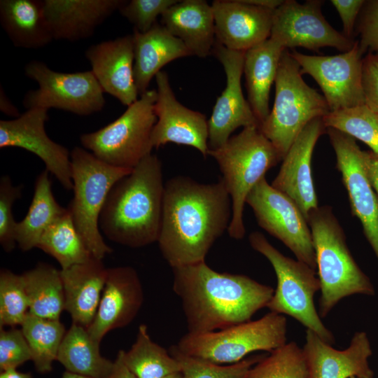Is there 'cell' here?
Here are the masks:
<instances>
[{"label":"cell","instance_id":"obj_1","mask_svg":"<svg viewBox=\"0 0 378 378\" xmlns=\"http://www.w3.org/2000/svg\"><path fill=\"white\" fill-rule=\"evenodd\" d=\"M230 196L222 179L202 183L177 176L164 183L160 251L172 268L205 261L214 242L227 231Z\"/></svg>","mask_w":378,"mask_h":378},{"label":"cell","instance_id":"obj_2","mask_svg":"<svg viewBox=\"0 0 378 378\" xmlns=\"http://www.w3.org/2000/svg\"><path fill=\"white\" fill-rule=\"evenodd\" d=\"M188 332L222 330L251 321L274 290L244 274L219 272L205 261L172 268Z\"/></svg>","mask_w":378,"mask_h":378},{"label":"cell","instance_id":"obj_3","mask_svg":"<svg viewBox=\"0 0 378 378\" xmlns=\"http://www.w3.org/2000/svg\"><path fill=\"white\" fill-rule=\"evenodd\" d=\"M164 190L162 162L150 154L112 187L99 216L100 231L130 248L158 241Z\"/></svg>","mask_w":378,"mask_h":378},{"label":"cell","instance_id":"obj_4","mask_svg":"<svg viewBox=\"0 0 378 378\" xmlns=\"http://www.w3.org/2000/svg\"><path fill=\"white\" fill-rule=\"evenodd\" d=\"M307 223L321 286L320 316L326 317L344 298L354 294L374 295V286L354 259L331 207L318 206L309 214Z\"/></svg>","mask_w":378,"mask_h":378},{"label":"cell","instance_id":"obj_5","mask_svg":"<svg viewBox=\"0 0 378 378\" xmlns=\"http://www.w3.org/2000/svg\"><path fill=\"white\" fill-rule=\"evenodd\" d=\"M208 155L218 163L231 198L232 218L227 233L234 239H241L246 233L243 212L247 196L265 173L281 160L256 126L243 128L221 147L209 150Z\"/></svg>","mask_w":378,"mask_h":378},{"label":"cell","instance_id":"obj_6","mask_svg":"<svg viewBox=\"0 0 378 378\" xmlns=\"http://www.w3.org/2000/svg\"><path fill=\"white\" fill-rule=\"evenodd\" d=\"M274 83V105L259 129L282 161L306 125L327 115L330 109L323 95L304 82L288 49L282 53Z\"/></svg>","mask_w":378,"mask_h":378},{"label":"cell","instance_id":"obj_7","mask_svg":"<svg viewBox=\"0 0 378 378\" xmlns=\"http://www.w3.org/2000/svg\"><path fill=\"white\" fill-rule=\"evenodd\" d=\"M70 159L74 197L68 209L91 254L102 260L113 249L104 240L99 216L112 187L132 169L110 165L80 147L74 148Z\"/></svg>","mask_w":378,"mask_h":378},{"label":"cell","instance_id":"obj_8","mask_svg":"<svg viewBox=\"0 0 378 378\" xmlns=\"http://www.w3.org/2000/svg\"><path fill=\"white\" fill-rule=\"evenodd\" d=\"M248 241L255 251L270 261L276 275L277 286L266 307L293 317L325 342L333 344V334L322 322L314 305V295L321 290L316 270L284 255L259 232L251 233Z\"/></svg>","mask_w":378,"mask_h":378},{"label":"cell","instance_id":"obj_9","mask_svg":"<svg viewBox=\"0 0 378 378\" xmlns=\"http://www.w3.org/2000/svg\"><path fill=\"white\" fill-rule=\"evenodd\" d=\"M287 320L270 312L255 321L206 332H187L176 345L182 353L216 364H232L257 351L271 352L286 343Z\"/></svg>","mask_w":378,"mask_h":378},{"label":"cell","instance_id":"obj_10","mask_svg":"<svg viewBox=\"0 0 378 378\" xmlns=\"http://www.w3.org/2000/svg\"><path fill=\"white\" fill-rule=\"evenodd\" d=\"M156 99L157 90H148L114 121L99 130L83 134L82 146L110 165L134 168L151 154V134L157 122Z\"/></svg>","mask_w":378,"mask_h":378},{"label":"cell","instance_id":"obj_11","mask_svg":"<svg viewBox=\"0 0 378 378\" xmlns=\"http://www.w3.org/2000/svg\"><path fill=\"white\" fill-rule=\"evenodd\" d=\"M26 76L38 84L23 99L25 108H55L78 115H90L103 109L104 91L92 71L61 73L45 63L33 60L24 68Z\"/></svg>","mask_w":378,"mask_h":378},{"label":"cell","instance_id":"obj_12","mask_svg":"<svg viewBox=\"0 0 378 378\" xmlns=\"http://www.w3.org/2000/svg\"><path fill=\"white\" fill-rule=\"evenodd\" d=\"M258 224L280 240L297 260L316 270V262L311 230L295 203L262 178L247 196Z\"/></svg>","mask_w":378,"mask_h":378},{"label":"cell","instance_id":"obj_13","mask_svg":"<svg viewBox=\"0 0 378 378\" xmlns=\"http://www.w3.org/2000/svg\"><path fill=\"white\" fill-rule=\"evenodd\" d=\"M301 74L310 75L320 86L330 111L365 104L363 88V52L358 41L348 51L331 56L290 52Z\"/></svg>","mask_w":378,"mask_h":378},{"label":"cell","instance_id":"obj_14","mask_svg":"<svg viewBox=\"0 0 378 378\" xmlns=\"http://www.w3.org/2000/svg\"><path fill=\"white\" fill-rule=\"evenodd\" d=\"M322 3L320 0L303 4L284 0L274 10L270 38L288 50L301 47L317 50L332 47L342 52L349 50L355 41L328 22L321 13Z\"/></svg>","mask_w":378,"mask_h":378},{"label":"cell","instance_id":"obj_15","mask_svg":"<svg viewBox=\"0 0 378 378\" xmlns=\"http://www.w3.org/2000/svg\"><path fill=\"white\" fill-rule=\"evenodd\" d=\"M326 133L336 155V167L347 191L351 213L360 220L378 260V197L366 173L364 151L356 139L342 132L326 128Z\"/></svg>","mask_w":378,"mask_h":378},{"label":"cell","instance_id":"obj_16","mask_svg":"<svg viewBox=\"0 0 378 378\" xmlns=\"http://www.w3.org/2000/svg\"><path fill=\"white\" fill-rule=\"evenodd\" d=\"M245 52L230 50L216 41L212 50L221 63L226 75V86L217 98L208 120L209 150L223 146L231 134L240 127L256 126L260 123L243 94L241 79Z\"/></svg>","mask_w":378,"mask_h":378},{"label":"cell","instance_id":"obj_17","mask_svg":"<svg viewBox=\"0 0 378 378\" xmlns=\"http://www.w3.org/2000/svg\"><path fill=\"white\" fill-rule=\"evenodd\" d=\"M157 99L154 112L157 116L151 134L153 148L168 143L186 145L199 150L204 158L209 152V127L206 116L181 104L176 98L167 74L155 76Z\"/></svg>","mask_w":378,"mask_h":378},{"label":"cell","instance_id":"obj_18","mask_svg":"<svg viewBox=\"0 0 378 378\" xmlns=\"http://www.w3.org/2000/svg\"><path fill=\"white\" fill-rule=\"evenodd\" d=\"M48 111L29 108L13 120H1L0 148L18 147L34 153L66 190H73L70 153L51 140L45 130Z\"/></svg>","mask_w":378,"mask_h":378},{"label":"cell","instance_id":"obj_19","mask_svg":"<svg viewBox=\"0 0 378 378\" xmlns=\"http://www.w3.org/2000/svg\"><path fill=\"white\" fill-rule=\"evenodd\" d=\"M325 132L322 118L310 121L289 148L271 183L295 203L307 221L309 214L318 207L312 174V158L316 141Z\"/></svg>","mask_w":378,"mask_h":378},{"label":"cell","instance_id":"obj_20","mask_svg":"<svg viewBox=\"0 0 378 378\" xmlns=\"http://www.w3.org/2000/svg\"><path fill=\"white\" fill-rule=\"evenodd\" d=\"M143 287L132 267L108 268L105 286L96 315L87 330L97 342L111 330L130 323L144 302Z\"/></svg>","mask_w":378,"mask_h":378},{"label":"cell","instance_id":"obj_21","mask_svg":"<svg viewBox=\"0 0 378 378\" xmlns=\"http://www.w3.org/2000/svg\"><path fill=\"white\" fill-rule=\"evenodd\" d=\"M305 340L309 378H373L368 362L372 350L365 332H356L344 350L334 349L308 329Z\"/></svg>","mask_w":378,"mask_h":378},{"label":"cell","instance_id":"obj_22","mask_svg":"<svg viewBox=\"0 0 378 378\" xmlns=\"http://www.w3.org/2000/svg\"><path fill=\"white\" fill-rule=\"evenodd\" d=\"M211 5L216 41L226 48L246 52L270 38L274 10L243 0H215Z\"/></svg>","mask_w":378,"mask_h":378},{"label":"cell","instance_id":"obj_23","mask_svg":"<svg viewBox=\"0 0 378 378\" xmlns=\"http://www.w3.org/2000/svg\"><path fill=\"white\" fill-rule=\"evenodd\" d=\"M85 57L104 92L127 107L138 100L132 34L92 45L85 51Z\"/></svg>","mask_w":378,"mask_h":378},{"label":"cell","instance_id":"obj_24","mask_svg":"<svg viewBox=\"0 0 378 378\" xmlns=\"http://www.w3.org/2000/svg\"><path fill=\"white\" fill-rule=\"evenodd\" d=\"M126 2L123 0H43L53 39L76 41L96 28Z\"/></svg>","mask_w":378,"mask_h":378},{"label":"cell","instance_id":"obj_25","mask_svg":"<svg viewBox=\"0 0 378 378\" xmlns=\"http://www.w3.org/2000/svg\"><path fill=\"white\" fill-rule=\"evenodd\" d=\"M64 293V310L73 323L88 328L92 322L106 281L108 268L102 260H88L60 270Z\"/></svg>","mask_w":378,"mask_h":378},{"label":"cell","instance_id":"obj_26","mask_svg":"<svg viewBox=\"0 0 378 378\" xmlns=\"http://www.w3.org/2000/svg\"><path fill=\"white\" fill-rule=\"evenodd\" d=\"M161 24L192 55L204 58L212 54L216 42L214 17L206 1H178L161 15Z\"/></svg>","mask_w":378,"mask_h":378},{"label":"cell","instance_id":"obj_27","mask_svg":"<svg viewBox=\"0 0 378 378\" xmlns=\"http://www.w3.org/2000/svg\"><path fill=\"white\" fill-rule=\"evenodd\" d=\"M134 73L139 97L152 78L170 62L192 55L186 45L163 25L156 22L145 33L134 30Z\"/></svg>","mask_w":378,"mask_h":378},{"label":"cell","instance_id":"obj_28","mask_svg":"<svg viewBox=\"0 0 378 378\" xmlns=\"http://www.w3.org/2000/svg\"><path fill=\"white\" fill-rule=\"evenodd\" d=\"M284 50L270 38L244 53L243 73L246 80L247 100L260 125L270 112V89L275 82Z\"/></svg>","mask_w":378,"mask_h":378},{"label":"cell","instance_id":"obj_29","mask_svg":"<svg viewBox=\"0 0 378 378\" xmlns=\"http://www.w3.org/2000/svg\"><path fill=\"white\" fill-rule=\"evenodd\" d=\"M0 22L15 47L37 49L53 40L43 1L1 0Z\"/></svg>","mask_w":378,"mask_h":378},{"label":"cell","instance_id":"obj_30","mask_svg":"<svg viewBox=\"0 0 378 378\" xmlns=\"http://www.w3.org/2000/svg\"><path fill=\"white\" fill-rule=\"evenodd\" d=\"M66 211L54 197L49 172L43 171L36 177L28 211L16 224L15 240L19 248L28 251L37 247L44 232Z\"/></svg>","mask_w":378,"mask_h":378},{"label":"cell","instance_id":"obj_31","mask_svg":"<svg viewBox=\"0 0 378 378\" xmlns=\"http://www.w3.org/2000/svg\"><path fill=\"white\" fill-rule=\"evenodd\" d=\"M57 360L66 371L92 378H107L113 367V362L101 355L99 343L87 328L74 323L66 332Z\"/></svg>","mask_w":378,"mask_h":378},{"label":"cell","instance_id":"obj_32","mask_svg":"<svg viewBox=\"0 0 378 378\" xmlns=\"http://www.w3.org/2000/svg\"><path fill=\"white\" fill-rule=\"evenodd\" d=\"M22 278L31 314L59 319L64 310V293L60 270L46 263L24 272Z\"/></svg>","mask_w":378,"mask_h":378},{"label":"cell","instance_id":"obj_33","mask_svg":"<svg viewBox=\"0 0 378 378\" xmlns=\"http://www.w3.org/2000/svg\"><path fill=\"white\" fill-rule=\"evenodd\" d=\"M37 248L54 258L64 270L93 256L80 235L67 208L41 236Z\"/></svg>","mask_w":378,"mask_h":378},{"label":"cell","instance_id":"obj_34","mask_svg":"<svg viewBox=\"0 0 378 378\" xmlns=\"http://www.w3.org/2000/svg\"><path fill=\"white\" fill-rule=\"evenodd\" d=\"M122 358L137 378H163L181 372L179 362L151 340L145 324L139 326L134 343L129 351H122Z\"/></svg>","mask_w":378,"mask_h":378},{"label":"cell","instance_id":"obj_35","mask_svg":"<svg viewBox=\"0 0 378 378\" xmlns=\"http://www.w3.org/2000/svg\"><path fill=\"white\" fill-rule=\"evenodd\" d=\"M21 326L36 369L43 373L50 371L66 334L63 323L59 319L43 318L28 312Z\"/></svg>","mask_w":378,"mask_h":378},{"label":"cell","instance_id":"obj_36","mask_svg":"<svg viewBox=\"0 0 378 378\" xmlns=\"http://www.w3.org/2000/svg\"><path fill=\"white\" fill-rule=\"evenodd\" d=\"M322 120L326 128L361 141L378 155V114L366 104L330 111Z\"/></svg>","mask_w":378,"mask_h":378},{"label":"cell","instance_id":"obj_37","mask_svg":"<svg viewBox=\"0 0 378 378\" xmlns=\"http://www.w3.org/2000/svg\"><path fill=\"white\" fill-rule=\"evenodd\" d=\"M244 378H309L303 349L290 342L263 356Z\"/></svg>","mask_w":378,"mask_h":378},{"label":"cell","instance_id":"obj_38","mask_svg":"<svg viewBox=\"0 0 378 378\" xmlns=\"http://www.w3.org/2000/svg\"><path fill=\"white\" fill-rule=\"evenodd\" d=\"M169 351L179 362L184 378H244L248 371L264 356L256 355L235 363L219 365L186 355L176 345L171 346Z\"/></svg>","mask_w":378,"mask_h":378},{"label":"cell","instance_id":"obj_39","mask_svg":"<svg viewBox=\"0 0 378 378\" xmlns=\"http://www.w3.org/2000/svg\"><path fill=\"white\" fill-rule=\"evenodd\" d=\"M29 309L22 275L8 270L0 273V326L22 325Z\"/></svg>","mask_w":378,"mask_h":378},{"label":"cell","instance_id":"obj_40","mask_svg":"<svg viewBox=\"0 0 378 378\" xmlns=\"http://www.w3.org/2000/svg\"><path fill=\"white\" fill-rule=\"evenodd\" d=\"M22 186H14L9 176H3L0 179V244L6 252H10L17 244L15 227L12 207L14 202L20 198Z\"/></svg>","mask_w":378,"mask_h":378},{"label":"cell","instance_id":"obj_41","mask_svg":"<svg viewBox=\"0 0 378 378\" xmlns=\"http://www.w3.org/2000/svg\"><path fill=\"white\" fill-rule=\"evenodd\" d=\"M176 0H131L119 8L120 14L134 24L135 31L145 33L157 22L156 19Z\"/></svg>","mask_w":378,"mask_h":378},{"label":"cell","instance_id":"obj_42","mask_svg":"<svg viewBox=\"0 0 378 378\" xmlns=\"http://www.w3.org/2000/svg\"><path fill=\"white\" fill-rule=\"evenodd\" d=\"M31 360L29 344L22 331L17 328L8 330L1 328L0 331V368L1 371L16 368Z\"/></svg>","mask_w":378,"mask_h":378},{"label":"cell","instance_id":"obj_43","mask_svg":"<svg viewBox=\"0 0 378 378\" xmlns=\"http://www.w3.org/2000/svg\"><path fill=\"white\" fill-rule=\"evenodd\" d=\"M358 26L359 46L364 54L378 52V0L365 1Z\"/></svg>","mask_w":378,"mask_h":378},{"label":"cell","instance_id":"obj_44","mask_svg":"<svg viewBox=\"0 0 378 378\" xmlns=\"http://www.w3.org/2000/svg\"><path fill=\"white\" fill-rule=\"evenodd\" d=\"M363 88L365 104L378 114V59L374 53L363 57Z\"/></svg>","mask_w":378,"mask_h":378},{"label":"cell","instance_id":"obj_45","mask_svg":"<svg viewBox=\"0 0 378 378\" xmlns=\"http://www.w3.org/2000/svg\"><path fill=\"white\" fill-rule=\"evenodd\" d=\"M365 1L363 0H331L341 18L343 24V34L353 40L354 27L358 15Z\"/></svg>","mask_w":378,"mask_h":378},{"label":"cell","instance_id":"obj_46","mask_svg":"<svg viewBox=\"0 0 378 378\" xmlns=\"http://www.w3.org/2000/svg\"><path fill=\"white\" fill-rule=\"evenodd\" d=\"M364 164L368 179L378 197V155L364 151Z\"/></svg>","mask_w":378,"mask_h":378},{"label":"cell","instance_id":"obj_47","mask_svg":"<svg viewBox=\"0 0 378 378\" xmlns=\"http://www.w3.org/2000/svg\"><path fill=\"white\" fill-rule=\"evenodd\" d=\"M123 350L119 351L113 370L107 378H137L125 365L122 358Z\"/></svg>","mask_w":378,"mask_h":378},{"label":"cell","instance_id":"obj_48","mask_svg":"<svg viewBox=\"0 0 378 378\" xmlns=\"http://www.w3.org/2000/svg\"><path fill=\"white\" fill-rule=\"evenodd\" d=\"M0 109L7 115L15 116L18 118L20 115L18 108L12 104V102L6 96L2 88H1L0 93Z\"/></svg>","mask_w":378,"mask_h":378},{"label":"cell","instance_id":"obj_49","mask_svg":"<svg viewBox=\"0 0 378 378\" xmlns=\"http://www.w3.org/2000/svg\"><path fill=\"white\" fill-rule=\"evenodd\" d=\"M0 378H31L29 373L18 372L16 368H8L1 372Z\"/></svg>","mask_w":378,"mask_h":378},{"label":"cell","instance_id":"obj_50","mask_svg":"<svg viewBox=\"0 0 378 378\" xmlns=\"http://www.w3.org/2000/svg\"><path fill=\"white\" fill-rule=\"evenodd\" d=\"M62 378H92V377H86V376H83V375H80V374H75V373H72V372L66 371L63 374Z\"/></svg>","mask_w":378,"mask_h":378},{"label":"cell","instance_id":"obj_51","mask_svg":"<svg viewBox=\"0 0 378 378\" xmlns=\"http://www.w3.org/2000/svg\"><path fill=\"white\" fill-rule=\"evenodd\" d=\"M163 378H184L181 372H177L174 373H172L170 374H168L165 376Z\"/></svg>","mask_w":378,"mask_h":378},{"label":"cell","instance_id":"obj_52","mask_svg":"<svg viewBox=\"0 0 378 378\" xmlns=\"http://www.w3.org/2000/svg\"><path fill=\"white\" fill-rule=\"evenodd\" d=\"M374 55L376 56L377 59H378V52H375V53H374Z\"/></svg>","mask_w":378,"mask_h":378}]
</instances>
